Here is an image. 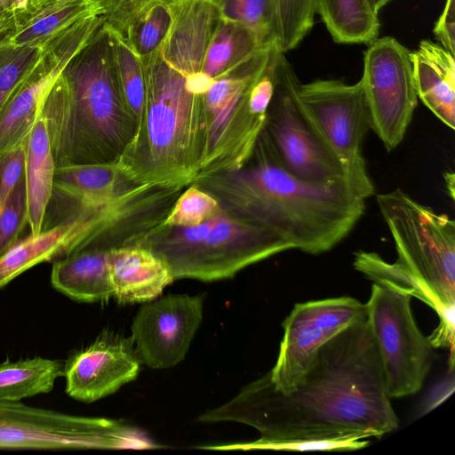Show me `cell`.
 <instances>
[{"mask_svg":"<svg viewBox=\"0 0 455 455\" xmlns=\"http://www.w3.org/2000/svg\"><path fill=\"white\" fill-rule=\"evenodd\" d=\"M221 209L261 226L292 249L309 254L331 250L364 213L365 199L347 182L317 184L289 172L263 131L243 167L196 179Z\"/></svg>","mask_w":455,"mask_h":455,"instance_id":"2","label":"cell"},{"mask_svg":"<svg viewBox=\"0 0 455 455\" xmlns=\"http://www.w3.org/2000/svg\"><path fill=\"white\" fill-rule=\"evenodd\" d=\"M147 217L146 199L132 190L107 204L69 214L37 234L29 233L0 258V290L32 267L88 244L122 246L142 231Z\"/></svg>","mask_w":455,"mask_h":455,"instance_id":"7","label":"cell"},{"mask_svg":"<svg viewBox=\"0 0 455 455\" xmlns=\"http://www.w3.org/2000/svg\"><path fill=\"white\" fill-rule=\"evenodd\" d=\"M410 54L392 36L377 37L363 53L361 81L371 130L387 151L403 140L418 104Z\"/></svg>","mask_w":455,"mask_h":455,"instance_id":"13","label":"cell"},{"mask_svg":"<svg viewBox=\"0 0 455 455\" xmlns=\"http://www.w3.org/2000/svg\"><path fill=\"white\" fill-rule=\"evenodd\" d=\"M112 36L119 83L124 100L138 124L146 95L144 64L123 37L113 32Z\"/></svg>","mask_w":455,"mask_h":455,"instance_id":"31","label":"cell"},{"mask_svg":"<svg viewBox=\"0 0 455 455\" xmlns=\"http://www.w3.org/2000/svg\"><path fill=\"white\" fill-rule=\"evenodd\" d=\"M172 25V13L164 4H156L128 29L124 38L142 62L161 52Z\"/></svg>","mask_w":455,"mask_h":455,"instance_id":"30","label":"cell"},{"mask_svg":"<svg viewBox=\"0 0 455 455\" xmlns=\"http://www.w3.org/2000/svg\"><path fill=\"white\" fill-rule=\"evenodd\" d=\"M92 13L96 12L90 0H55L20 27L10 44L42 49L77 20Z\"/></svg>","mask_w":455,"mask_h":455,"instance_id":"26","label":"cell"},{"mask_svg":"<svg viewBox=\"0 0 455 455\" xmlns=\"http://www.w3.org/2000/svg\"><path fill=\"white\" fill-rule=\"evenodd\" d=\"M137 186L116 163L56 167L49 202L58 203L60 209L54 223L81 210L111 203Z\"/></svg>","mask_w":455,"mask_h":455,"instance_id":"19","label":"cell"},{"mask_svg":"<svg viewBox=\"0 0 455 455\" xmlns=\"http://www.w3.org/2000/svg\"><path fill=\"white\" fill-rule=\"evenodd\" d=\"M277 48L275 44L258 49L214 79L203 94L204 140L196 180L237 170L251 159L266 117L251 111L250 92Z\"/></svg>","mask_w":455,"mask_h":455,"instance_id":"8","label":"cell"},{"mask_svg":"<svg viewBox=\"0 0 455 455\" xmlns=\"http://www.w3.org/2000/svg\"><path fill=\"white\" fill-rule=\"evenodd\" d=\"M317 14L337 44H370L379 33V15L367 0H317Z\"/></svg>","mask_w":455,"mask_h":455,"instance_id":"25","label":"cell"},{"mask_svg":"<svg viewBox=\"0 0 455 455\" xmlns=\"http://www.w3.org/2000/svg\"><path fill=\"white\" fill-rule=\"evenodd\" d=\"M111 250L89 244L54 260L51 272L52 287L78 302H108L113 297L109 278Z\"/></svg>","mask_w":455,"mask_h":455,"instance_id":"22","label":"cell"},{"mask_svg":"<svg viewBox=\"0 0 455 455\" xmlns=\"http://www.w3.org/2000/svg\"><path fill=\"white\" fill-rule=\"evenodd\" d=\"M223 19L240 23L257 37L261 47L277 45L273 0H215Z\"/></svg>","mask_w":455,"mask_h":455,"instance_id":"28","label":"cell"},{"mask_svg":"<svg viewBox=\"0 0 455 455\" xmlns=\"http://www.w3.org/2000/svg\"><path fill=\"white\" fill-rule=\"evenodd\" d=\"M54 1L55 0H0V7L12 15L19 29Z\"/></svg>","mask_w":455,"mask_h":455,"instance_id":"39","label":"cell"},{"mask_svg":"<svg viewBox=\"0 0 455 455\" xmlns=\"http://www.w3.org/2000/svg\"><path fill=\"white\" fill-rule=\"evenodd\" d=\"M391 0H367V3L373 12L379 15V11Z\"/></svg>","mask_w":455,"mask_h":455,"instance_id":"41","label":"cell"},{"mask_svg":"<svg viewBox=\"0 0 455 455\" xmlns=\"http://www.w3.org/2000/svg\"><path fill=\"white\" fill-rule=\"evenodd\" d=\"M168 8L172 25L161 55L185 76L199 73L221 20L219 7L215 0H179Z\"/></svg>","mask_w":455,"mask_h":455,"instance_id":"18","label":"cell"},{"mask_svg":"<svg viewBox=\"0 0 455 455\" xmlns=\"http://www.w3.org/2000/svg\"><path fill=\"white\" fill-rule=\"evenodd\" d=\"M277 47L282 52L296 48L308 35L317 14V0H273Z\"/></svg>","mask_w":455,"mask_h":455,"instance_id":"29","label":"cell"},{"mask_svg":"<svg viewBox=\"0 0 455 455\" xmlns=\"http://www.w3.org/2000/svg\"><path fill=\"white\" fill-rule=\"evenodd\" d=\"M27 224L28 201L23 179L0 205V258L20 239Z\"/></svg>","mask_w":455,"mask_h":455,"instance_id":"36","label":"cell"},{"mask_svg":"<svg viewBox=\"0 0 455 455\" xmlns=\"http://www.w3.org/2000/svg\"><path fill=\"white\" fill-rule=\"evenodd\" d=\"M179 0H90L95 12L114 34L124 38L130 27L156 4Z\"/></svg>","mask_w":455,"mask_h":455,"instance_id":"35","label":"cell"},{"mask_svg":"<svg viewBox=\"0 0 455 455\" xmlns=\"http://www.w3.org/2000/svg\"><path fill=\"white\" fill-rule=\"evenodd\" d=\"M131 442V427L116 420L0 402V450L126 449Z\"/></svg>","mask_w":455,"mask_h":455,"instance_id":"12","label":"cell"},{"mask_svg":"<svg viewBox=\"0 0 455 455\" xmlns=\"http://www.w3.org/2000/svg\"><path fill=\"white\" fill-rule=\"evenodd\" d=\"M146 95L132 142L116 162L137 185L183 190L200 168L204 140L203 94L161 52L142 62Z\"/></svg>","mask_w":455,"mask_h":455,"instance_id":"5","label":"cell"},{"mask_svg":"<svg viewBox=\"0 0 455 455\" xmlns=\"http://www.w3.org/2000/svg\"><path fill=\"white\" fill-rule=\"evenodd\" d=\"M17 29V24L12 15L0 7V47L10 44Z\"/></svg>","mask_w":455,"mask_h":455,"instance_id":"40","label":"cell"},{"mask_svg":"<svg viewBox=\"0 0 455 455\" xmlns=\"http://www.w3.org/2000/svg\"><path fill=\"white\" fill-rule=\"evenodd\" d=\"M411 298L373 283L365 303L366 318L391 398L416 394L432 365L434 346L415 322Z\"/></svg>","mask_w":455,"mask_h":455,"instance_id":"10","label":"cell"},{"mask_svg":"<svg viewBox=\"0 0 455 455\" xmlns=\"http://www.w3.org/2000/svg\"><path fill=\"white\" fill-rule=\"evenodd\" d=\"M56 167L116 163L137 121L119 83L112 32L102 23L73 55L41 107Z\"/></svg>","mask_w":455,"mask_h":455,"instance_id":"3","label":"cell"},{"mask_svg":"<svg viewBox=\"0 0 455 455\" xmlns=\"http://www.w3.org/2000/svg\"><path fill=\"white\" fill-rule=\"evenodd\" d=\"M300 84L284 53L279 52L263 132L281 164L297 178L317 184L348 183L340 163L301 109Z\"/></svg>","mask_w":455,"mask_h":455,"instance_id":"11","label":"cell"},{"mask_svg":"<svg viewBox=\"0 0 455 455\" xmlns=\"http://www.w3.org/2000/svg\"><path fill=\"white\" fill-rule=\"evenodd\" d=\"M364 318L365 303L352 297L295 304L283 322L279 353L274 367L267 372L274 387L283 393L291 390L323 345Z\"/></svg>","mask_w":455,"mask_h":455,"instance_id":"14","label":"cell"},{"mask_svg":"<svg viewBox=\"0 0 455 455\" xmlns=\"http://www.w3.org/2000/svg\"><path fill=\"white\" fill-rule=\"evenodd\" d=\"M259 48L263 47L249 28L221 17L207 49L201 72L214 80Z\"/></svg>","mask_w":455,"mask_h":455,"instance_id":"27","label":"cell"},{"mask_svg":"<svg viewBox=\"0 0 455 455\" xmlns=\"http://www.w3.org/2000/svg\"><path fill=\"white\" fill-rule=\"evenodd\" d=\"M169 267L175 279L212 282L292 249L282 237L220 209L193 227L160 225L138 242Z\"/></svg>","mask_w":455,"mask_h":455,"instance_id":"6","label":"cell"},{"mask_svg":"<svg viewBox=\"0 0 455 455\" xmlns=\"http://www.w3.org/2000/svg\"><path fill=\"white\" fill-rule=\"evenodd\" d=\"M445 177V183L447 189H450V196L453 199L454 198V174L453 172H447L444 175Z\"/></svg>","mask_w":455,"mask_h":455,"instance_id":"42","label":"cell"},{"mask_svg":"<svg viewBox=\"0 0 455 455\" xmlns=\"http://www.w3.org/2000/svg\"><path fill=\"white\" fill-rule=\"evenodd\" d=\"M42 49L7 44L0 47V111L40 58Z\"/></svg>","mask_w":455,"mask_h":455,"instance_id":"33","label":"cell"},{"mask_svg":"<svg viewBox=\"0 0 455 455\" xmlns=\"http://www.w3.org/2000/svg\"><path fill=\"white\" fill-rule=\"evenodd\" d=\"M395 242L397 259L360 251L355 268L374 283L415 297L431 307L439 324L428 337L434 347L454 355L455 221L401 188L376 196Z\"/></svg>","mask_w":455,"mask_h":455,"instance_id":"4","label":"cell"},{"mask_svg":"<svg viewBox=\"0 0 455 455\" xmlns=\"http://www.w3.org/2000/svg\"><path fill=\"white\" fill-rule=\"evenodd\" d=\"M56 169L45 119L40 114L27 140L25 182L30 234L44 227Z\"/></svg>","mask_w":455,"mask_h":455,"instance_id":"23","label":"cell"},{"mask_svg":"<svg viewBox=\"0 0 455 455\" xmlns=\"http://www.w3.org/2000/svg\"><path fill=\"white\" fill-rule=\"evenodd\" d=\"M299 102L309 124L340 163L351 188L365 200L374 185L363 156V142L371 129L361 79L353 84L319 79L300 84Z\"/></svg>","mask_w":455,"mask_h":455,"instance_id":"9","label":"cell"},{"mask_svg":"<svg viewBox=\"0 0 455 455\" xmlns=\"http://www.w3.org/2000/svg\"><path fill=\"white\" fill-rule=\"evenodd\" d=\"M438 44L455 54V0H446L443 10L434 27Z\"/></svg>","mask_w":455,"mask_h":455,"instance_id":"38","label":"cell"},{"mask_svg":"<svg viewBox=\"0 0 455 455\" xmlns=\"http://www.w3.org/2000/svg\"><path fill=\"white\" fill-rule=\"evenodd\" d=\"M101 23L98 14L87 15L42 48L39 60L0 111V156L28 140L53 83Z\"/></svg>","mask_w":455,"mask_h":455,"instance_id":"15","label":"cell"},{"mask_svg":"<svg viewBox=\"0 0 455 455\" xmlns=\"http://www.w3.org/2000/svg\"><path fill=\"white\" fill-rule=\"evenodd\" d=\"M202 295L169 294L145 302L132 323V339L141 363L168 369L186 356L203 320Z\"/></svg>","mask_w":455,"mask_h":455,"instance_id":"16","label":"cell"},{"mask_svg":"<svg viewBox=\"0 0 455 455\" xmlns=\"http://www.w3.org/2000/svg\"><path fill=\"white\" fill-rule=\"evenodd\" d=\"M27 140L0 156V205L25 179Z\"/></svg>","mask_w":455,"mask_h":455,"instance_id":"37","label":"cell"},{"mask_svg":"<svg viewBox=\"0 0 455 455\" xmlns=\"http://www.w3.org/2000/svg\"><path fill=\"white\" fill-rule=\"evenodd\" d=\"M410 59L418 99L446 126L455 128L454 55L437 43L422 40Z\"/></svg>","mask_w":455,"mask_h":455,"instance_id":"21","label":"cell"},{"mask_svg":"<svg viewBox=\"0 0 455 455\" xmlns=\"http://www.w3.org/2000/svg\"><path fill=\"white\" fill-rule=\"evenodd\" d=\"M370 442L359 436L335 438H290L218 446L212 449L267 450L284 451H351L365 448Z\"/></svg>","mask_w":455,"mask_h":455,"instance_id":"32","label":"cell"},{"mask_svg":"<svg viewBox=\"0 0 455 455\" xmlns=\"http://www.w3.org/2000/svg\"><path fill=\"white\" fill-rule=\"evenodd\" d=\"M109 278L113 297L119 304L155 299L174 281L167 265L139 243L112 248Z\"/></svg>","mask_w":455,"mask_h":455,"instance_id":"20","label":"cell"},{"mask_svg":"<svg viewBox=\"0 0 455 455\" xmlns=\"http://www.w3.org/2000/svg\"><path fill=\"white\" fill-rule=\"evenodd\" d=\"M220 209L218 201L212 195L191 184L177 197L162 225L196 226L212 217Z\"/></svg>","mask_w":455,"mask_h":455,"instance_id":"34","label":"cell"},{"mask_svg":"<svg viewBox=\"0 0 455 455\" xmlns=\"http://www.w3.org/2000/svg\"><path fill=\"white\" fill-rule=\"evenodd\" d=\"M198 420L248 425L258 441L379 438L399 427L367 318L323 345L291 390L276 389L267 372Z\"/></svg>","mask_w":455,"mask_h":455,"instance_id":"1","label":"cell"},{"mask_svg":"<svg viewBox=\"0 0 455 455\" xmlns=\"http://www.w3.org/2000/svg\"><path fill=\"white\" fill-rule=\"evenodd\" d=\"M64 362L42 356L0 363V402L22 399L50 393L63 376Z\"/></svg>","mask_w":455,"mask_h":455,"instance_id":"24","label":"cell"},{"mask_svg":"<svg viewBox=\"0 0 455 455\" xmlns=\"http://www.w3.org/2000/svg\"><path fill=\"white\" fill-rule=\"evenodd\" d=\"M140 364L132 337L104 331L64 362L66 393L79 402L93 403L134 380Z\"/></svg>","mask_w":455,"mask_h":455,"instance_id":"17","label":"cell"}]
</instances>
